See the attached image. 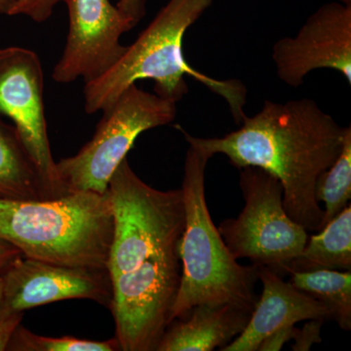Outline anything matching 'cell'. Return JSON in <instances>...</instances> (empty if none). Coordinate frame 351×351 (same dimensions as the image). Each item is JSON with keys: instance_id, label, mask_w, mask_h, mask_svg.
Masks as SVG:
<instances>
[{"instance_id": "6da1fadb", "label": "cell", "mask_w": 351, "mask_h": 351, "mask_svg": "<svg viewBox=\"0 0 351 351\" xmlns=\"http://www.w3.org/2000/svg\"><path fill=\"white\" fill-rule=\"evenodd\" d=\"M237 131L221 138H196L177 126L189 145L210 157L223 154L237 169L267 171L283 188L290 218L307 232H319L324 211L315 195L318 177L338 158L350 126L339 125L316 101H265Z\"/></svg>"}, {"instance_id": "7a4b0ae2", "label": "cell", "mask_w": 351, "mask_h": 351, "mask_svg": "<svg viewBox=\"0 0 351 351\" xmlns=\"http://www.w3.org/2000/svg\"><path fill=\"white\" fill-rule=\"evenodd\" d=\"M212 3L213 0H169L134 43L126 46L112 68L85 83V112H104L127 88L143 80L154 82L157 96L177 104L188 94L186 76H191L221 97L233 119L241 123L246 117L247 88L243 83L210 77L193 69L184 54V34Z\"/></svg>"}, {"instance_id": "3957f363", "label": "cell", "mask_w": 351, "mask_h": 351, "mask_svg": "<svg viewBox=\"0 0 351 351\" xmlns=\"http://www.w3.org/2000/svg\"><path fill=\"white\" fill-rule=\"evenodd\" d=\"M113 219L107 193L54 199L0 196V239L36 260L108 269Z\"/></svg>"}, {"instance_id": "277c9868", "label": "cell", "mask_w": 351, "mask_h": 351, "mask_svg": "<svg viewBox=\"0 0 351 351\" xmlns=\"http://www.w3.org/2000/svg\"><path fill=\"white\" fill-rule=\"evenodd\" d=\"M211 158L189 145L182 193L184 230L179 242L182 276L172 319H182L199 304H232L253 311L258 302L257 267L232 257L215 226L205 196V170Z\"/></svg>"}, {"instance_id": "5b68a950", "label": "cell", "mask_w": 351, "mask_h": 351, "mask_svg": "<svg viewBox=\"0 0 351 351\" xmlns=\"http://www.w3.org/2000/svg\"><path fill=\"white\" fill-rule=\"evenodd\" d=\"M107 195L113 219L108 258L112 278L179 247L186 221L181 189L152 188L125 158L110 178Z\"/></svg>"}, {"instance_id": "8992f818", "label": "cell", "mask_w": 351, "mask_h": 351, "mask_svg": "<svg viewBox=\"0 0 351 351\" xmlns=\"http://www.w3.org/2000/svg\"><path fill=\"white\" fill-rule=\"evenodd\" d=\"M177 104L131 85L104 110L91 140L73 156L56 162L66 193H107L108 182L141 134L167 125L177 115Z\"/></svg>"}, {"instance_id": "52a82bcc", "label": "cell", "mask_w": 351, "mask_h": 351, "mask_svg": "<svg viewBox=\"0 0 351 351\" xmlns=\"http://www.w3.org/2000/svg\"><path fill=\"white\" fill-rule=\"evenodd\" d=\"M245 205L239 218L221 221L218 230L232 257L249 258L283 276L302 253L308 233L295 223L283 205V188L277 178L258 167L240 169Z\"/></svg>"}, {"instance_id": "ba28073f", "label": "cell", "mask_w": 351, "mask_h": 351, "mask_svg": "<svg viewBox=\"0 0 351 351\" xmlns=\"http://www.w3.org/2000/svg\"><path fill=\"white\" fill-rule=\"evenodd\" d=\"M179 247L112 279L110 304L121 351H154L172 319L181 284Z\"/></svg>"}, {"instance_id": "9c48e42d", "label": "cell", "mask_w": 351, "mask_h": 351, "mask_svg": "<svg viewBox=\"0 0 351 351\" xmlns=\"http://www.w3.org/2000/svg\"><path fill=\"white\" fill-rule=\"evenodd\" d=\"M40 60L22 47L0 49V117L12 120L38 166L51 197L66 195L51 152L43 101Z\"/></svg>"}, {"instance_id": "30bf717a", "label": "cell", "mask_w": 351, "mask_h": 351, "mask_svg": "<svg viewBox=\"0 0 351 351\" xmlns=\"http://www.w3.org/2000/svg\"><path fill=\"white\" fill-rule=\"evenodd\" d=\"M75 299L90 300L110 309L112 301L110 270L60 265L23 255L3 269L1 316Z\"/></svg>"}, {"instance_id": "8fae6325", "label": "cell", "mask_w": 351, "mask_h": 351, "mask_svg": "<svg viewBox=\"0 0 351 351\" xmlns=\"http://www.w3.org/2000/svg\"><path fill=\"white\" fill-rule=\"evenodd\" d=\"M69 29L63 54L53 69L55 82L96 80L125 52L120 38L135 25L110 0H64Z\"/></svg>"}, {"instance_id": "7c38bea8", "label": "cell", "mask_w": 351, "mask_h": 351, "mask_svg": "<svg viewBox=\"0 0 351 351\" xmlns=\"http://www.w3.org/2000/svg\"><path fill=\"white\" fill-rule=\"evenodd\" d=\"M272 60L281 82L297 88L314 69H331L351 84V1L329 2L309 16L294 38L279 39Z\"/></svg>"}, {"instance_id": "4fadbf2b", "label": "cell", "mask_w": 351, "mask_h": 351, "mask_svg": "<svg viewBox=\"0 0 351 351\" xmlns=\"http://www.w3.org/2000/svg\"><path fill=\"white\" fill-rule=\"evenodd\" d=\"M263 292L244 331L221 351H257L263 339L301 321L331 319L329 309L267 267H257Z\"/></svg>"}, {"instance_id": "5bb4252c", "label": "cell", "mask_w": 351, "mask_h": 351, "mask_svg": "<svg viewBox=\"0 0 351 351\" xmlns=\"http://www.w3.org/2000/svg\"><path fill=\"white\" fill-rule=\"evenodd\" d=\"M252 313L232 304L196 306L171 323L156 351L221 350L244 331Z\"/></svg>"}, {"instance_id": "9a60e30c", "label": "cell", "mask_w": 351, "mask_h": 351, "mask_svg": "<svg viewBox=\"0 0 351 351\" xmlns=\"http://www.w3.org/2000/svg\"><path fill=\"white\" fill-rule=\"evenodd\" d=\"M0 196L17 199H54L38 166L13 124L0 117Z\"/></svg>"}, {"instance_id": "2e32d148", "label": "cell", "mask_w": 351, "mask_h": 351, "mask_svg": "<svg viewBox=\"0 0 351 351\" xmlns=\"http://www.w3.org/2000/svg\"><path fill=\"white\" fill-rule=\"evenodd\" d=\"M317 269L351 270V206L308 237L304 250L289 263L286 274Z\"/></svg>"}, {"instance_id": "e0dca14e", "label": "cell", "mask_w": 351, "mask_h": 351, "mask_svg": "<svg viewBox=\"0 0 351 351\" xmlns=\"http://www.w3.org/2000/svg\"><path fill=\"white\" fill-rule=\"evenodd\" d=\"M290 281L329 309L341 329H351V270L317 269L289 272Z\"/></svg>"}, {"instance_id": "ac0fdd59", "label": "cell", "mask_w": 351, "mask_h": 351, "mask_svg": "<svg viewBox=\"0 0 351 351\" xmlns=\"http://www.w3.org/2000/svg\"><path fill=\"white\" fill-rule=\"evenodd\" d=\"M318 202L325 205L320 230L348 204L351 199V128L346 133L341 154L318 177L315 186Z\"/></svg>"}, {"instance_id": "d6986e66", "label": "cell", "mask_w": 351, "mask_h": 351, "mask_svg": "<svg viewBox=\"0 0 351 351\" xmlns=\"http://www.w3.org/2000/svg\"><path fill=\"white\" fill-rule=\"evenodd\" d=\"M114 338L108 341H93L75 337L39 336L19 325L11 337L7 351H119ZM121 351V350H120Z\"/></svg>"}, {"instance_id": "ffe728a7", "label": "cell", "mask_w": 351, "mask_h": 351, "mask_svg": "<svg viewBox=\"0 0 351 351\" xmlns=\"http://www.w3.org/2000/svg\"><path fill=\"white\" fill-rule=\"evenodd\" d=\"M60 2L64 0H16L9 16L25 15L34 22H45Z\"/></svg>"}, {"instance_id": "44dd1931", "label": "cell", "mask_w": 351, "mask_h": 351, "mask_svg": "<svg viewBox=\"0 0 351 351\" xmlns=\"http://www.w3.org/2000/svg\"><path fill=\"white\" fill-rule=\"evenodd\" d=\"M325 320L326 319L324 318L306 320L307 322L302 329H298L292 350L308 351L314 343H320L322 341L320 336L321 328L324 324Z\"/></svg>"}, {"instance_id": "7402d4cb", "label": "cell", "mask_w": 351, "mask_h": 351, "mask_svg": "<svg viewBox=\"0 0 351 351\" xmlns=\"http://www.w3.org/2000/svg\"><path fill=\"white\" fill-rule=\"evenodd\" d=\"M299 328L288 326L281 328L263 339L257 351H279L287 341L294 339Z\"/></svg>"}, {"instance_id": "603a6c76", "label": "cell", "mask_w": 351, "mask_h": 351, "mask_svg": "<svg viewBox=\"0 0 351 351\" xmlns=\"http://www.w3.org/2000/svg\"><path fill=\"white\" fill-rule=\"evenodd\" d=\"M24 313H13L0 318V351H7L11 337L16 328L19 326Z\"/></svg>"}, {"instance_id": "cb8c5ba5", "label": "cell", "mask_w": 351, "mask_h": 351, "mask_svg": "<svg viewBox=\"0 0 351 351\" xmlns=\"http://www.w3.org/2000/svg\"><path fill=\"white\" fill-rule=\"evenodd\" d=\"M145 4L147 0H119L117 7L123 15L133 22L134 25H137L147 12Z\"/></svg>"}, {"instance_id": "d4e9b609", "label": "cell", "mask_w": 351, "mask_h": 351, "mask_svg": "<svg viewBox=\"0 0 351 351\" xmlns=\"http://www.w3.org/2000/svg\"><path fill=\"white\" fill-rule=\"evenodd\" d=\"M20 255L22 254L16 247L0 239V270L5 269L9 263Z\"/></svg>"}, {"instance_id": "484cf974", "label": "cell", "mask_w": 351, "mask_h": 351, "mask_svg": "<svg viewBox=\"0 0 351 351\" xmlns=\"http://www.w3.org/2000/svg\"><path fill=\"white\" fill-rule=\"evenodd\" d=\"M16 0H0V14L9 15L12 10Z\"/></svg>"}, {"instance_id": "4316f807", "label": "cell", "mask_w": 351, "mask_h": 351, "mask_svg": "<svg viewBox=\"0 0 351 351\" xmlns=\"http://www.w3.org/2000/svg\"><path fill=\"white\" fill-rule=\"evenodd\" d=\"M2 299H3V269L0 270V318L1 316Z\"/></svg>"}]
</instances>
